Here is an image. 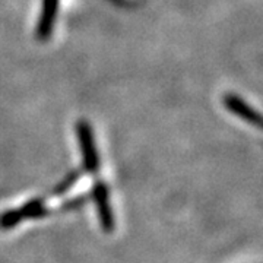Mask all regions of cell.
<instances>
[{
  "mask_svg": "<svg viewBox=\"0 0 263 263\" xmlns=\"http://www.w3.org/2000/svg\"><path fill=\"white\" fill-rule=\"evenodd\" d=\"M57 8H59V0H44L43 15L40 19V24H38V35L41 38L48 37V34L51 32Z\"/></svg>",
  "mask_w": 263,
  "mask_h": 263,
  "instance_id": "obj_3",
  "label": "cell"
},
{
  "mask_svg": "<svg viewBox=\"0 0 263 263\" xmlns=\"http://www.w3.org/2000/svg\"><path fill=\"white\" fill-rule=\"evenodd\" d=\"M224 105L227 107V110H230L233 114L241 117L247 123L257 126V127L260 126V116L256 113V110H253L249 104H246L240 97L233 94L224 95Z\"/></svg>",
  "mask_w": 263,
  "mask_h": 263,
  "instance_id": "obj_2",
  "label": "cell"
},
{
  "mask_svg": "<svg viewBox=\"0 0 263 263\" xmlns=\"http://www.w3.org/2000/svg\"><path fill=\"white\" fill-rule=\"evenodd\" d=\"M78 139L82 152L84 170L89 174H100V157L95 146L94 133L86 122H81L78 124Z\"/></svg>",
  "mask_w": 263,
  "mask_h": 263,
  "instance_id": "obj_1",
  "label": "cell"
}]
</instances>
